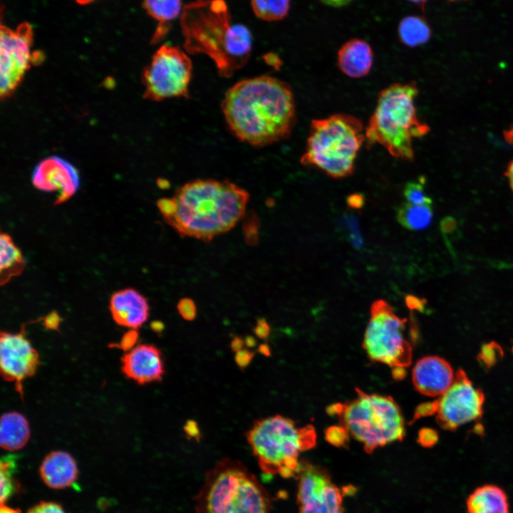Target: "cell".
Masks as SVG:
<instances>
[{"label":"cell","instance_id":"836d02e7","mask_svg":"<svg viewBox=\"0 0 513 513\" xmlns=\"http://www.w3.org/2000/svg\"><path fill=\"white\" fill-rule=\"evenodd\" d=\"M157 206L164 220L171 218L176 212L177 206L172 197L170 198L159 199L157 202Z\"/></svg>","mask_w":513,"mask_h":513},{"label":"cell","instance_id":"f907efd6","mask_svg":"<svg viewBox=\"0 0 513 513\" xmlns=\"http://www.w3.org/2000/svg\"><path fill=\"white\" fill-rule=\"evenodd\" d=\"M405 368L396 367L393 368V377L397 380L403 378L405 375Z\"/></svg>","mask_w":513,"mask_h":513},{"label":"cell","instance_id":"f6af8a7d","mask_svg":"<svg viewBox=\"0 0 513 513\" xmlns=\"http://www.w3.org/2000/svg\"><path fill=\"white\" fill-rule=\"evenodd\" d=\"M406 301L410 309H418L420 311L423 309V305L425 304V302H423L422 299L413 296H408Z\"/></svg>","mask_w":513,"mask_h":513},{"label":"cell","instance_id":"74e56055","mask_svg":"<svg viewBox=\"0 0 513 513\" xmlns=\"http://www.w3.org/2000/svg\"><path fill=\"white\" fill-rule=\"evenodd\" d=\"M437 402L426 403L419 405L415 410L413 420L423 416L430 415L437 412Z\"/></svg>","mask_w":513,"mask_h":513},{"label":"cell","instance_id":"52a82bcc","mask_svg":"<svg viewBox=\"0 0 513 513\" xmlns=\"http://www.w3.org/2000/svg\"><path fill=\"white\" fill-rule=\"evenodd\" d=\"M247 439L264 473L289 478L299 472L298 457L316 445V435L312 425L298 427L278 415L256 421Z\"/></svg>","mask_w":513,"mask_h":513},{"label":"cell","instance_id":"7dc6e473","mask_svg":"<svg viewBox=\"0 0 513 513\" xmlns=\"http://www.w3.org/2000/svg\"><path fill=\"white\" fill-rule=\"evenodd\" d=\"M505 175L508 179L510 187L513 192V158L507 165V170L505 171Z\"/></svg>","mask_w":513,"mask_h":513},{"label":"cell","instance_id":"ee69618b","mask_svg":"<svg viewBox=\"0 0 513 513\" xmlns=\"http://www.w3.org/2000/svg\"><path fill=\"white\" fill-rule=\"evenodd\" d=\"M348 204L353 209H360L364 203V198L361 195L353 194L348 197Z\"/></svg>","mask_w":513,"mask_h":513},{"label":"cell","instance_id":"60d3db41","mask_svg":"<svg viewBox=\"0 0 513 513\" xmlns=\"http://www.w3.org/2000/svg\"><path fill=\"white\" fill-rule=\"evenodd\" d=\"M138 332L133 329L132 331H130L127 332L123 337L122 341L120 342V347L125 351H129L135 343L137 341L138 339Z\"/></svg>","mask_w":513,"mask_h":513},{"label":"cell","instance_id":"1f68e13d","mask_svg":"<svg viewBox=\"0 0 513 513\" xmlns=\"http://www.w3.org/2000/svg\"><path fill=\"white\" fill-rule=\"evenodd\" d=\"M177 309L182 318L186 321H192L196 318L197 306L190 298H182L177 304Z\"/></svg>","mask_w":513,"mask_h":513},{"label":"cell","instance_id":"cb8c5ba5","mask_svg":"<svg viewBox=\"0 0 513 513\" xmlns=\"http://www.w3.org/2000/svg\"><path fill=\"white\" fill-rule=\"evenodd\" d=\"M0 284H6L12 277L20 275L25 268L21 250L6 233L0 237Z\"/></svg>","mask_w":513,"mask_h":513},{"label":"cell","instance_id":"db71d44e","mask_svg":"<svg viewBox=\"0 0 513 513\" xmlns=\"http://www.w3.org/2000/svg\"><path fill=\"white\" fill-rule=\"evenodd\" d=\"M410 2L415 4L418 7H420L422 10L424 11L425 4L428 1V0H408Z\"/></svg>","mask_w":513,"mask_h":513},{"label":"cell","instance_id":"8d00e7d4","mask_svg":"<svg viewBox=\"0 0 513 513\" xmlns=\"http://www.w3.org/2000/svg\"><path fill=\"white\" fill-rule=\"evenodd\" d=\"M346 227L348 228L349 237L352 241L353 244L357 247H360L362 245V239L360 237L358 227L355 219L352 217H348L345 220Z\"/></svg>","mask_w":513,"mask_h":513},{"label":"cell","instance_id":"d6986e66","mask_svg":"<svg viewBox=\"0 0 513 513\" xmlns=\"http://www.w3.org/2000/svg\"><path fill=\"white\" fill-rule=\"evenodd\" d=\"M40 476L44 484L53 489L71 486L78 477V466L71 454L61 450L49 452L40 466Z\"/></svg>","mask_w":513,"mask_h":513},{"label":"cell","instance_id":"ffe728a7","mask_svg":"<svg viewBox=\"0 0 513 513\" xmlns=\"http://www.w3.org/2000/svg\"><path fill=\"white\" fill-rule=\"evenodd\" d=\"M373 63V49L363 39L351 38L338 51L337 65L340 71L350 78H360L367 76Z\"/></svg>","mask_w":513,"mask_h":513},{"label":"cell","instance_id":"7bdbcfd3","mask_svg":"<svg viewBox=\"0 0 513 513\" xmlns=\"http://www.w3.org/2000/svg\"><path fill=\"white\" fill-rule=\"evenodd\" d=\"M185 434L190 438L199 440L200 438V430L197 423L195 420H189L183 427Z\"/></svg>","mask_w":513,"mask_h":513},{"label":"cell","instance_id":"816d5d0a","mask_svg":"<svg viewBox=\"0 0 513 513\" xmlns=\"http://www.w3.org/2000/svg\"><path fill=\"white\" fill-rule=\"evenodd\" d=\"M0 513H21L18 509L7 506L5 503L1 504Z\"/></svg>","mask_w":513,"mask_h":513},{"label":"cell","instance_id":"5bb4252c","mask_svg":"<svg viewBox=\"0 0 513 513\" xmlns=\"http://www.w3.org/2000/svg\"><path fill=\"white\" fill-rule=\"evenodd\" d=\"M297 500L299 513H342V495L326 475L300 465Z\"/></svg>","mask_w":513,"mask_h":513},{"label":"cell","instance_id":"7c38bea8","mask_svg":"<svg viewBox=\"0 0 513 513\" xmlns=\"http://www.w3.org/2000/svg\"><path fill=\"white\" fill-rule=\"evenodd\" d=\"M484 396L462 370L457 371L450 387L437 402V420L444 429L453 430L481 417Z\"/></svg>","mask_w":513,"mask_h":513},{"label":"cell","instance_id":"ac0fdd59","mask_svg":"<svg viewBox=\"0 0 513 513\" xmlns=\"http://www.w3.org/2000/svg\"><path fill=\"white\" fill-rule=\"evenodd\" d=\"M149 309L147 299L130 288L115 292L110 300V311L115 323L133 329L147 321Z\"/></svg>","mask_w":513,"mask_h":513},{"label":"cell","instance_id":"f35d334b","mask_svg":"<svg viewBox=\"0 0 513 513\" xmlns=\"http://www.w3.org/2000/svg\"><path fill=\"white\" fill-rule=\"evenodd\" d=\"M254 355V353L253 352H251L247 349L242 348V350L236 352L234 356L235 362L239 368L243 369L250 364Z\"/></svg>","mask_w":513,"mask_h":513},{"label":"cell","instance_id":"277c9868","mask_svg":"<svg viewBox=\"0 0 513 513\" xmlns=\"http://www.w3.org/2000/svg\"><path fill=\"white\" fill-rule=\"evenodd\" d=\"M415 82L396 83L383 89L375 108L365 128L367 147H383L393 157L413 161V140L430 131L418 115L415 100L418 94Z\"/></svg>","mask_w":513,"mask_h":513},{"label":"cell","instance_id":"bcb514c9","mask_svg":"<svg viewBox=\"0 0 513 513\" xmlns=\"http://www.w3.org/2000/svg\"><path fill=\"white\" fill-rule=\"evenodd\" d=\"M244 344V341L242 338L236 336L232 341L231 348L234 351L237 352L243 348Z\"/></svg>","mask_w":513,"mask_h":513},{"label":"cell","instance_id":"e0dca14e","mask_svg":"<svg viewBox=\"0 0 513 513\" xmlns=\"http://www.w3.org/2000/svg\"><path fill=\"white\" fill-rule=\"evenodd\" d=\"M454 378L450 363L435 356L420 358L412 371L415 389L421 394L430 397L442 395L450 387Z\"/></svg>","mask_w":513,"mask_h":513},{"label":"cell","instance_id":"2e32d148","mask_svg":"<svg viewBox=\"0 0 513 513\" xmlns=\"http://www.w3.org/2000/svg\"><path fill=\"white\" fill-rule=\"evenodd\" d=\"M125 375L139 384L159 381L164 373L160 351L151 344H140L129 350L121 358Z\"/></svg>","mask_w":513,"mask_h":513},{"label":"cell","instance_id":"6da1fadb","mask_svg":"<svg viewBox=\"0 0 513 513\" xmlns=\"http://www.w3.org/2000/svg\"><path fill=\"white\" fill-rule=\"evenodd\" d=\"M221 108L233 135L255 147L286 140L296 122L290 85L267 75L236 83L225 93Z\"/></svg>","mask_w":513,"mask_h":513},{"label":"cell","instance_id":"b9f144b4","mask_svg":"<svg viewBox=\"0 0 513 513\" xmlns=\"http://www.w3.org/2000/svg\"><path fill=\"white\" fill-rule=\"evenodd\" d=\"M42 320L43 321V324L46 326V329L54 331L58 330L61 318L59 315L56 312L53 311L50 313L43 318H42Z\"/></svg>","mask_w":513,"mask_h":513},{"label":"cell","instance_id":"9c48e42d","mask_svg":"<svg viewBox=\"0 0 513 513\" xmlns=\"http://www.w3.org/2000/svg\"><path fill=\"white\" fill-rule=\"evenodd\" d=\"M405 323L406 319L396 315L387 301H374L363 341L368 356L393 368L408 366L413 353L405 336Z\"/></svg>","mask_w":513,"mask_h":513},{"label":"cell","instance_id":"83f0119b","mask_svg":"<svg viewBox=\"0 0 513 513\" xmlns=\"http://www.w3.org/2000/svg\"><path fill=\"white\" fill-rule=\"evenodd\" d=\"M425 180L424 177H419L417 180L408 182L403 190V195L406 202L415 204H432V199L425 191Z\"/></svg>","mask_w":513,"mask_h":513},{"label":"cell","instance_id":"f5cc1de1","mask_svg":"<svg viewBox=\"0 0 513 513\" xmlns=\"http://www.w3.org/2000/svg\"><path fill=\"white\" fill-rule=\"evenodd\" d=\"M151 327L153 331L160 333L164 329V324L160 321H153Z\"/></svg>","mask_w":513,"mask_h":513},{"label":"cell","instance_id":"c3c4849f","mask_svg":"<svg viewBox=\"0 0 513 513\" xmlns=\"http://www.w3.org/2000/svg\"><path fill=\"white\" fill-rule=\"evenodd\" d=\"M321 1L326 5H328L331 6L338 7V6H343L344 5L348 4L352 0H321Z\"/></svg>","mask_w":513,"mask_h":513},{"label":"cell","instance_id":"4dcf8cb0","mask_svg":"<svg viewBox=\"0 0 513 513\" xmlns=\"http://www.w3.org/2000/svg\"><path fill=\"white\" fill-rule=\"evenodd\" d=\"M348 431L341 425L331 426L325 431L326 440L336 447L346 445L348 442Z\"/></svg>","mask_w":513,"mask_h":513},{"label":"cell","instance_id":"4316f807","mask_svg":"<svg viewBox=\"0 0 513 513\" xmlns=\"http://www.w3.org/2000/svg\"><path fill=\"white\" fill-rule=\"evenodd\" d=\"M290 6L291 0H251L255 16L268 22L284 19L288 15Z\"/></svg>","mask_w":513,"mask_h":513},{"label":"cell","instance_id":"681fc988","mask_svg":"<svg viewBox=\"0 0 513 513\" xmlns=\"http://www.w3.org/2000/svg\"><path fill=\"white\" fill-rule=\"evenodd\" d=\"M503 136L507 143L513 145V122L509 127L503 132Z\"/></svg>","mask_w":513,"mask_h":513},{"label":"cell","instance_id":"91938a15","mask_svg":"<svg viewBox=\"0 0 513 513\" xmlns=\"http://www.w3.org/2000/svg\"><path fill=\"white\" fill-rule=\"evenodd\" d=\"M447 1H462V0H447Z\"/></svg>","mask_w":513,"mask_h":513},{"label":"cell","instance_id":"5b68a950","mask_svg":"<svg viewBox=\"0 0 513 513\" xmlns=\"http://www.w3.org/2000/svg\"><path fill=\"white\" fill-rule=\"evenodd\" d=\"M365 140V128L352 115L338 113L313 119L301 164L335 179L350 176Z\"/></svg>","mask_w":513,"mask_h":513},{"label":"cell","instance_id":"3957f363","mask_svg":"<svg viewBox=\"0 0 513 513\" xmlns=\"http://www.w3.org/2000/svg\"><path fill=\"white\" fill-rule=\"evenodd\" d=\"M180 26L185 51L209 57L221 77H231L250 58L251 32L244 25L232 23L224 0H197L185 5Z\"/></svg>","mask_w":513,"mask_h":513},{"label":"cell","instance_id":"7a4b0ae2","mask_svg":"<svg viewBox=\"0 0 513 513\" xmlns=\"http://www.w3.org/2000/svg\"><path fill=\"white\" fill-rule=\"evenodd\" d=\"M172 198L176 212L165 222L181 237L207 243L244 217L249 194L229 180L209 178L184 184Z\"/></svg>","mask_w":513,"mask_h":513},{"label":"cell","instance_id":"d4e9b609","mask_svg":"<svg viewBox=\"0 0 513 513\" xmlns=\"http://www.w3.org/2000/svg\"><path fill=\"white\" fill-rule=\"evenodd\" d=\"M398 33L400 41L409 47L426 43L431 38L432 30L428 21L420 16H408L399 23Z\"/></svg>","mask_w":513,"mask_h":513},{"label":"cell","instance_id":"ba28073f","mask_svg":"<svg viewBox=\"0 0 513 513\" xmlns=\"http://www.w3.org/2000/svg\"><path fill=\"white\" fill-rule=\"evenodd\" d=\"M356 390L354 399L331 405L327 413L336 415L348 434L368 452L401 440L405 435L404 420L395 400L390 396Z\"/></svg>","mask_w":513,"mask_h":513},{"label":"cell","instance_id":"e575fe53","mask_svg":"<svg viewBox=\"0 0 513 513\" xmlns=\"http://www.w3.org/2000/svg\"><path fill=\"white\" fill-rule=\"evenodd\" d=\"M499 348L496 343H490L482 347L480 357L487 366L495 363L497 353H501Z\"/></svg>","mask_w":513,"mask_h":513},{"label":"cell","instance_id":"603a6c76","mask_svg":"<svg viewBox=\"0 0 513 513\" xmlns=\"http://www.w3.org/2000/svg\"><path fill=\"white\" fill-rule=\"evenodd\" d=\"M30 437V428L26 418L17 412L2 415L0 425L1 447L9 451L24 447Z\"/></svg>","mask_w":513,"mask_h":513},{"label":"cell","instance_id":"44dd1931","mask_svg":"<svg viewBox=\"0 0 513 513\" xmlns=\"http://www.w3.org/2000/svg\"><path fill=\"white\" fill-rule=\"evenodd\" d=\"M508 496L501 487L485 484L467 497V513H510Z\"/></svg>","mask_w":513,"mask_h":513},{"label":"cell","instance_id":"8992f818","mask_svg":"<svg viewBox=\"0 0 513 513\" xmlns=\"http://www.w3.org/2000/svg\"><path fill=\"white\" fill-rule=\"evenodd\" d=\"M194 499L196 513H271L264 486L241 462L229 458L207 472Z\"/></svg>","mask_w":513,"mask_h":513},{"label":"cell","instance_id":"ab89813d","mask_svg":"<svg viewBox=\"0 0 513 513\" xmlns=\"http://www.w3.org/2000/svg\"><path fill=\"white\" fill-rule=\"evenodd\" d=\"M254 333L259 338L265 339L268 338L270 333V326L264 318H261L256 320Z\"/></svg>","mask_w":513,"mask_h":513},{"label":"cell","instance_id":"f1b7e54d","mask_svg":"<svg viewBox=\"0 0 513 513\" xmlns=\"http://www.w3.org/2000/svg\"><path fill=\"white\" fill-rule=\"evenodd\" d=\"M243 219L242 232L244 241L249 246H256L259 239V218L255 212L250 211Z\"/></svg>","mask_w":513,"mask_h":513},{"label":"cell","instance_id":"9f6ffc18","mask_svg":"<svg viewBox=\"0 0 513 513\" xmlns=\"http://www.w3.org/2000/svg\"><path fill=\"white\" fill-rule=\"evenodd\" d=\"M259 351L261 353L266 356L270 355L269 348L266 344L260 345V346L259 347Z\"/></svg>","mask_w":513,"mask_h":513},{"label":"cell","instance_id":"d590c367","mask_svg":"<svg viewBox=\"0 0 513 513\" xmlns=\"http://www.w3.org/2000/svg\"><path fill=\"white\" fill-rule=\"evenodd\" d=\"M438 435L437 432L430 428L421 429L418 435V440L420 443L425 447H431L437 441Z\"/></svg>","mask_w":513,"mask_h":513},{"label":"cell","instance_id":"30bf717a","mask_svg":"<svg viewBox=\"0 0 513 513\" xmlns=\"http://www.w3.org/2000/svg\"><path fill=\"white\" fill-rule=\"evenodd\" d=\"M192 63L187 53L169 44L161 46L142 72L143 97L159 102L190 97Z\"/></svg>","mask_w":513,"mask_h":513},{"label":"cell","instance_id":"484cf974","mask_svg":"<svg viewBox=\"0 0 513 513\" xmlns=\"http://www.w3.org/2000/svg\"><path fill=\"white\" fill-rule=\"evenodd\" d=\"M397 219L405 228L421 230L429 226L432 219L431 204H402L397 210Z\"/></svg>","mask_w":513,"mask_h":513},{"label":"cell","instance_id":"9a60e30c","mask_svg":"<svg viewBox=\"0 0 513 513\" xmlns=\"http://www.w3.org/2000/svg\"><path fill=\"white\" fill-rule=\"evenodd\" d=\"M33 185L45 192H58L54 204L71 197L77 191L79 175L76 168L66 160L52 156L42 160L32 174Z\"/></svg>","mask_w":513,"mask_h":513},{"label":"cell","instance_id":"6f0895ef","mask_svg":"<svg viewBox=\"0 0 513 513\" xmlns=\"http://www.w3.org/2000/svg\"><path fill=\"white\" fill-rule=\"evenodd\" d=\"M97 0H76V3L81 6L88 5Z\"/></svg>","mask_w":513,"mask_h":513},{"label":"cell","instance_id":"8fae6325","mask_svg":"<svg viewBox=\"0 0 513 513\" xmlns=\"http://www.w3.org/2000/svg\"><path fill=\"white\" fill-rule=\"evenodd\" d=\"M0 96L9 98L24 78L31 64L33 30L28 22L19 24L15 29L1 24L0 28Z\"/></svg>","mask_w":513,"mask_h":513},{"label":"cell","instance_id":"4fadbf2b","mask_svg":"<svg viewBox=\"0 0 513 513\" xmlns=\"http://www.w3.org/2000/svg\"><path fill=\"white\" fill-rule=\"evenodd\" d=\"M24 327L16 333L1 331L0 336L1 375L5 380L14 383L21 398L22 382L33 375L40 364L38 353L26 338Z\"/></svg>","mask_w":513,"mask_h":513},{"label":"cell","instance_id":"d6a6232c","mask_svg":"<svg viewBox=\"0 0 513 513\" xmlns=\"http://www.w3.org/2000/svg\"><path fill=\"white\" fill-rule=\"evenodd\" d=\"M26 513H68L58 503L51 501H41L32 507Z\"/></svg>","mask_w":513,"mask_h":513},{"label":"cell","instance_id":"f546056e","mask_svg":"<svg viewBox=\"0 0 513 513\" xmlns=\"http://www.w3.org/2000/svg\"><path fill=\"white\" fill-rule=\"evenodd\" d=\"M13 467L11 461L1 460V504H4L11 496L13 491V480L11 476V470Z\"/></svg>","mask_w":513,"mask_h":513},{"label":"cell","instance_id":"11a10c76","mask_svg":"<svg viewBox=\"0 0 513 513\" xmlns=\"http://www.w3.org/2000/svg\"><path fill=\"white\" fill-rule=\"evenodd\" d=\"M244 343L248 347H253L256 344V340L254 337L249 336L244 339Z\"/></svg>","mask_w":513,"mask_h":513},{"label":"cell","instance_id":"7402d4cb","mask_svg":"<svg viewBox=\"0 0 513 513\" xmlns=\"http://www.w3.org/2000/svg\"><path fill=\"white\" fill-rule=\"evenodd\" d=\"M182 0H143L142 6L147 14L156 22L157 26L151 38V43L162 41L171 28V24L180 15L184 6Z\"/></svg>","mask_w":513,"mask_h":513},{"label":"cell","instance_id":"680465c9","mask_svg":"<svg viewBox=\"0 0 513 513\" xmlns=\"http://www.w3.org/2000/svg\"><path fill=\"white\" fill-rule=\"evenodd\" d=\"M159 187L162 188H167L169 185L168 182H165V180L162 181L161 180L158 182Z\"/></svg>","mask_w":513,"mask_h":513}]
</instances>
